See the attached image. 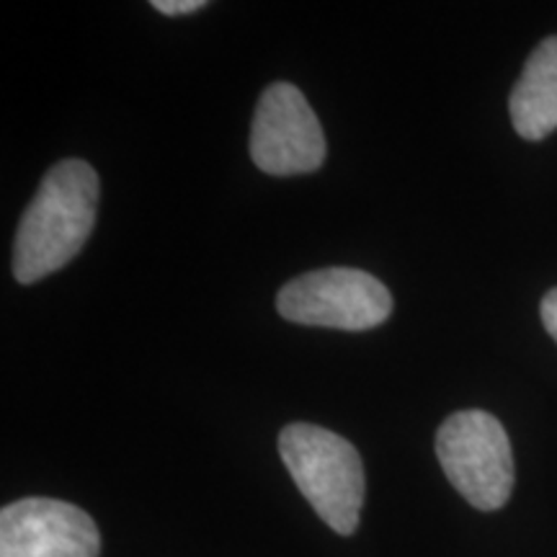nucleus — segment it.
<instances>
[{
    "mask_svg": "<svg viewBox=\"0 0 557 557\" xmlns=\"http://www.w3.org/2000/svg\"><path fill=\"white\" fill-rule=\"evenodd\" d=\"M205 5V0H156L152 9L163 13V16H186V13L201 11Z\"/></svg>",
    "mask_w": 557,
    "mask_h": 557,
    "instance_id": "6e6552de",
    "label": "nucleus"
},
{
    "mask_svg": "<svg viewBox=\"0 0 557 557\" xmlns=\"http://www.w3.org/2000/svg\"><path fill=\"white\" fill-rule=\"evenodd\" d=\"M278 455L320 519L336 534L357 532L364 506V465L357 447L315 423H289L278 434Z\"/></svg>",
    "mask_w": 557,
    "mask_h": 557,
    "instance_id": "f03ea898",
    "label": "nucleus"
},
{
    "mask_svg": "<svg viewBox=\"0 0 557 557\" xmlns=\"http://www.w3.org/2000/svg\"><path fill=\"white\" fill-rule=\"evenodd\" d=\"M436 457L457 493L480 511H498L513 491V455L504 423L487 410H459L436 431Z\"/></svg>",
    "mask_w": 557,
    "mask_h": 557,
    "instance_id": "7ed1b4c3",
    "label": "nucleus"
},
{
    "mask_svg": "<svg viewBox=\"0 0 557 557\" xmlns=\"http://www.w3.org/2000/svg\"><path fill=\"white\" fill-rule=\"evenodd\" d=\"M325 135L305 94L292 83L263 90L250 124V160L269 176H302L325 163Z\"/></svg>",
    "mask_w": 557,
    "mask_h": 557,
    "instance_id": "39448f33",
    "label": "nucleus"
},
{
    "mask_svg": "<svg viewBox=\"0 0 557 557\" xmlns=\"http://www.w3.org/2000/svg\"><path fill=\"white\" fill-rule=\"evenodd\" d=\"M101 534L65 500L24 498L0 511V557H99Z\"/></svg>",
    "mask_w": 557,
    "mask_h": 557,
    "instance_id": "423d86ee",
    "label": "nucleus"
},
{
    "mask_svg": "<svg viewBox=\"0 0 557 557\" xmlns=\"http://www.w3.org/2000/svg\"><path fill=\"white\" fill-rule=\"evenodd\" d=\"M540 312H542V325H545V331L557 341V287L549 289L545 299H542Z\"/></svg>",
    "mask_w": 557,
    "mask_h": 557,
    "instance_id": "1a4fd4ad",
    "label": "nucleus"
},
{
    "mask_svg": "<svg viewBox=\"0 0 557 557\" xmlns=\"http://www.w3.org/2000/svg\"><path fill=\"white\" fill-rule=\"evenodd\" d=\"M508 111L513 129L529 143H540L557 129V37L540 41L529 54L511 90Z\"/></svg>",
    "mask_w": 557,
    "mask_h": 557,
    "instance_id": "0eeeda50",
    "label": "nucleus"
},
{
    "mask_svg": "<svg viewBox=\"0 0 557 557\" xmlns=\"http://www.w3.org/2000/svg\"><path fill=\"white\" fill-rule=\"evenodd\" d=\"M278 315L289 323L338 331H372L393 312V295L361 269L331 267L302 274L276 295Z\"/></svg>",
    "mask_w": 557,
    "mask_h": 557,
    "instance_id": "20e7f679",
    "label": "nucleus"
},
{
    "mask_svg": "<svg viewBox=\"0 0 557 557\" xmlns=\"http://www.w3.org/2000/svg\"><path fill=\"white\" fill-rule=\"evenodd\" d=\"M99 191V173L78 158L60 160L41 178L13 243L18 284H37L81 253L96 227Z\"/></svg>",
    "mask_w": 557,
    "mask_h": 557,
    "instance_id": "f257e3e1",
    "label": "nucleus"
}]
</instances>
